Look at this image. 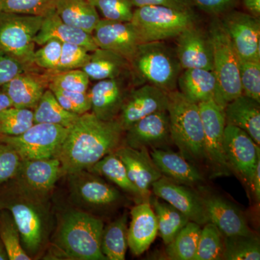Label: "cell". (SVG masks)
<instances>
[{
	"label": "cell",
	"instance_id": "1",
	"mask_svg": "<svg viewBox=\"0 0 260 260\" xmlns=\"http://www.w3.org/2000/svg\"><path fill=\"white\" fill-rule=\"evenodd\" d=\"M124 133L117 119L104 121L85 113L68 129L55 158L64 176L87 170L121 146Z\"/></svg>",
	"mask_w": 260,
	"mask_h": 260
},
{
	"label": "cell",
	"instance_id": "2",
	"mask_svg": "<svg viewBox=\"0 0 260 260\" xmlns=\"http://www.w3.org/2000/svg\"><path fill=\"white\" fill-rule=\"evenodd\" d=\"M1 188L0 209L9 210L23 249L30 257H36L47 246L51 231L49 198L24 190L12 180Z\"/></svg>",
	"mask_w": 260,
	"mask_h": 260
},
{
	"label": "cell",
	"instance_id": "3",
	"mask_svg": "<svg viewBox=\"0 0 260 260\" xmlns=\"http://www.w3.org/2000/svg\"><path fill=\"white\" fill-rule=\"evenodd\" d=\"M104 222L79 208L65 210L57 217L54 246L70 259L107 260L102 251Z\"/></svg>",
	"mask_w": 260,
	"mask_h": 260
},
{
	"label": "cell",
	"instance_id": "4",
	"mask_svg": "<svg viewBox=\"0 0 260 260\" xmlns=\"http://www.w3.org/2000/svg\"><path fill=\"white\" fill-rule=\"evenodd\" d=\"M171 136L179 153L191 164L205 160L204 133L199 106L179 90L169 93Z\"/></svg>",
	"mask_w": 260,
	"mask_h": 260
},
{
	"label": "cell",
	"instance_id": "5",
	"mask_svg": "<svg viewBox=\"0 0 260 260\" xmlns=\"http://www.w3.org/2000/svg\"><path fill=\"white\" fill-rule=\"evenodd\" d=\"M140 78L164 91L177 90L181 68L176 51L162 42L140 44L129 61Z\"/></svg>",
	"mask_w": 260,
	"mask_h": 260
},
{
	"label": "cell",
	"instance_id": "6",
	"mask_svg": "<svg viewBox=\"0 0 260 260\" xmlns=\"http://www.w3.org/2000/svg\"><path fill=\"white\" fill-rule=\"evenodd\" d=\"M208 34L213 45V72L218 83L215 102L224 109L228 103L242 95L239 58L218 17L210 23Z\"/></svg>",
	"mask_w": 260,
	"mask_h": 260
},
{
	"label": "cell",
	"instance_id": "7",
	"mask_svg": "<svg viewBox=\"0 0 260 260\" xmlns=\"http://www.w3.org/2000/svg\"><path fill=\"white\" fill-rule=\"evenodd\" d=\"M194 10H179L162 5L136 8L131 23L143 42H162L177 38L197 22Z\"/></svg>",
	"mask_w": 260,
	"mask_h": 260
},
{
	"label": "cell",
	"instance_id": "8",
	"mask_svg": "<svg viewBox=\"0 0 260 260\" xmlns=\"http://www.w3.org/2000/svg\"><path fill=\"white\" fill-rule=\"evenodd\" d=\"M44 17L0 12V52L13 56L25 67L34 64V38Z\"/></svg>",
	"mask_w": 260,
	"mask_h": 260
},
{
	"label": "cell",
	"instance_id": "9",
	"mask_svg": "<svg viewBox=\"0 0 260 260\" xmlns=\"http://www.w3.org/2000/svg\"><path fill=\"white\" fill-rule=\"evenodd\" d=\"M68 129L56 124L34 123L18 136L2 135L0 141L13 147L22 160L55 158Z\"/></svg>",
	"mask_w": 260,
	"mask_h": 260
},
{
	"label": "cell",
	"instance_id": "10",
	"mask_svg": "<svg viewBox=\"0 0 260 260\" xmlns=\"http://www.w3.org/2000/svg\"><path fill=\"white\" fill-rule=\"evenodd\" d=\"M70 200L77 208L88 212L117 204L121 199L119 191L88 170L66 175Z\"/></svg>",
	"mask_w": 260,
	"mask_h": 260
},
{
	"label": "cell",
	"instance_id": "11",
	"mask_svg": "<svg viewBox=\"0 0 260 260\" xmlns=\"http://www.w3.org/2000/svg\"><path fill=\"white\" fill-rule=\"evenodd\" d=\"M204 133L205 160L216 176H229L231 169L224 152L225 122L224 109L214 100L198 104Z\"/></svg>",
	"mask_w": 260,
	"mask_h": 260
},
{
	"label": "cell",
	"instance_id": "12",
	"mask_svg": "<svg viewBox=\"0 0 260 260\" xmlns=\"http://www.w3.org/2000/svg\"><path fill=\"white\" fill-rule=\"evenodd\" d=\"M221 16L239 60H260L259 18L234 9Z\"/></svg>",
	"mask_w": 260,
	"mask_h": 260
},
{
	"label": "cell",
	"instance_id": "13",
	"mask_svg": "<svg viewBox=\"0 0 260 260\" xmlns=\"http://www.w3.org/2000/svg\"><path fill=\"white\" fill-rule=\"evenodd\" d=\"M223 147L231 170L235 171L251 186L256 165L260 161L259 145L244 130L226 124Z\"/></svg>",
	"mask_w": 260,
	"mask_h": 260
},
{
	"label": "cell",
	"instance_id": "14",
	"mask_svg": "<svg viewBox=\"0 0 260 260\" xmlns=\"http://www.w3.org/2000/svg\"><path fill=\"white\" fill-rule=\"evenodd\" d=\"M64 177L60 162L56 158L22 160L13 182L24 190L49 197L56 183Z\"/></svg>",
	"mask_w": 260,
	"mask_h": 260
},
{
	"label": "cell",
	"instance_id": "15",
	"mask_svg": "<svg viewBox=\"0 0 260 260\" xmlns=\"http://www.w3.org/2000/svg\"><path fill=\"white\" fill-rule=\"evenodd\" d=\"M168 93L153 85L145 84L126 95L117 118L124 131L145 116L167 111Z\"/></svg>",
	"mask_w": 260,
	"mask_h": 260
},
{
	"label": "cell",
	"instance_id": "16",
	"mask_svg": "<svg viewBox=\"0 0 260 260\" xmlns=\"http://www.w3.org/2000/svg\"><path fill=\"white\" fill-rule=\"evenodd\" d=\"M92 35L98 47L119 54L129 63L138 47L144 43L131 22L101 19Z\"/></svg>",
	"mask_w": 260,
	"mask_h": 260
},
{
	"label": "cell",
	"instance_id": "17",
	"mask_svg": "<svg viewBox=\"0 0 260 260\" xmlns=\"http://www.w3.org/2000/svg\"><path fill=\"white\" fill-rule=\"evenodd\" d=\"M154 194L165 200L189 219L204 225L209 222L202 197L179 183L162 177L152 185Z\"/></svg>",
	"mask_w": 260,
	"mask_h": 260
},
{
	"label": "cell",
	"instance_id": "18",
	"mask_svg": "<svg viewBox=\"0 0 260 260\" xmlns=\"http://www.w3.org/2000/svg\"><path fill=\"white\" fill-rule=\"evenodd\" d=\"M177 38L176 54L182 70H213V45L208 32L194 24Z\"/></svg>",
	"mask_w": 260,
	"mask_h": 260
},
{
	"label": "cell",
	"instance_id": "19",
	"mask_svg": "<svg viewBox=\"0 0 260 260\" xmlns=\"http://www.w3.org/2000/svg\"><path fill=\"white\" fill-rule=\"evenodd\" d=\"M125 133V145L135 149L165 148L172 143L167 111L145 116Z\"/></svg>",
	"mask_w": 260,
	"mask_h": 260
},
{
	"label": "cell",
	"instance_id": "20",
	"mask_svg": "<svg viewBox=\"0 0 260 260\" xmlns=\"http://www.w3.org/2000/svg\"><path fill=\"white\" fill-rule=\"evenodd\" d=\"M114 153L125 166L128 177L139 189L143 201L148 200L150 188L162 175L148 153V149H135L121 145Z\"/></svg>",
	"mask_w": 260,
	"mask_h": 260
},
{
	"label": "cell",
	"instance_id": "21",
	"mask_svg": "<svg viewBox=\"0 0 260 260\" xmlns=\"http://www.w3.org/2000/svg\"><path fill=\"white\" fill-rule=\"evenodd\" d=\"M209 222L214 224L224 237L253 234L244 214L236 205L222 197L209 194L202 197Z\"/></svg>",
	"mask_w": 260,
	"mask_h": 260
},
{
	"label": "cell",
	"instance_id": "22",
	"mask_svg": "<svg viewBox=\"0 0 260 260\" xmlns=\"http://www.w3.org/2000/svg\"><path fill=\"white\" fill-rule=\"evenodd\" d=\"M156 216L149 200L135 205L131 210L128 228V247L135 256L143 254L158 235Z\"/></svg>",
	"mask_w": 260,
	"mask_h": 260
},
{
	"label": "cell",
	"instance_id": "23",
	"mask_svg": "<svg viewBox=\"0 0 260 260\" xmlns=\"http://www.w3.org/2000/svg\"><path fill=\"white\" fill-rule=\"evenodd\" d=\"M88 95L92 114L104 121L117 119L126 95L119 78L99 80Z\"/></svg>",
	"mask_w": 260,
	"mask_h": 260
},
{
	"label": "cell",
	"instance_id": "24",
	"mask_svg": "<svg viewBox=\"0 0 260 260\" xmlns=\"http://www.w3.org/2000/svg\"><path fill=\"white\" fill-rule=\"evenodd\" d=\"M50 39L77 44L90 52L99 48L92 34L64 23L56 14L55 10L44 17L41 28L34 38V42L37 45L42 46Z\"/></svg>",
	"mask_w": 260,
	"mask_h": 260
},
{
	"label": "cell",
	"instance_id": "25",
	"mask_svg": "<svg viewBox=\"0 0 260 260\" xmlns=\"http://www.w3.org/2000/svg\"><path fill=\"white\" fill-rule=\"evenodd\" d=\"M150 155L162 177L186 186H194L203 181L199 169L180 153L158 148L153 149Z\"/></svg>",
	"mask_w": 260,
	"mask_h": 260
},
{
	"label": "cell",
	"instance_id": "26",
	"mask_svg": "<svg viewBox=\"0 0 260 260\" xmlns=\"http://www.w3.org/2000/svg\"><path fill=\"white\" fill-rule=\"evenodd\" d=\"M260 103L244 95L228 103L224 108L226 124L237 126L246 132L260 144Z\"/></svg>",
	"mask_w": 260,
	"mask_h": 260
},
{
	"label": "cell",
	"instance_id": "27",
	"mask_svg": "<svg viewBox=\"0 0 260 260\" xmlns=\"http://www.w3.org/2000/svg\"><path fill=\"white\" fill-rule=\"evenodd\" d=\"M177 86L184 96L198 104L215 101L218 93V83L213 70H184L178 78Z\"/></svg>",
	"mask_w": 260,
	"mask_h": 260
},
{
	"label": "cell",
	"instance_id": "28",
	"mask_svg": "<svg viewBox=\"0 0 260 260\" xmlns=\"http://www.w3.org/2000/svg\"><path fill=\"white\" fill-rule=\"evenodd\" d=\"M9 97L13 107L34 110L45 91L42 80L31 74L18 75L1 87Z\"/></svg>",
	"mask_w": 260,
	"mask_h": 260
},
{
	"label": "cell",
	"instance_id": "29",
	"mask_svg": "<svg viewBox=\"0 0 260 260\" xmlns=\"http://www.w3.org/2000/svg\"><path fill=\"white\" fill-rule=\"evenodd\" d=\"M54 10L64 23L90 34L101 20L89 0H56Z\"/></svg>",
	"mask_w": 260,
	"mask_h": 260
},
{
	"label": "cell",
	"instance_id": "30",
	"mask_svg": "<svg viewBox=\"0 0 260 260\" xmlns=\"http://www.w3.org/2000/svg\"><path fill=\"white\" fill-rule=\"evenodd\" d=\"M129 65V61L119 54L98 48L90 52V59L81 70L89 79L99 81L119 78Z\"/></svg>",
	"mask_w": 260,
	"mask_h": 260
},
{
	"label": "cell",
	"instance_id": "31",
	"mask_svg": "<svg viewBox=\"0 0 260 260\" xmlns=\"http://www.w3.org/2000/svg\"><path fill=\"white\" fill-rule=\"evenodd\" d=\"M87 170L99 177L107 178L122 190L143 200L139 189L128 177L125 166L114 152L108 154Z\"/></svg>",
	"mask_w": 260,
	"mask_h": 260
},
{
	"label": "cell",
	"instance_id": "32",
	"mask_svg": "<svg viewBox=\"0 0 260 260\" xmlns=\"http://www.w3.org/2000/svg\"><path fill=\"white\" fill-rule=\"evenodd\" d=\"M127 232V215L126 213L107 226L104 227L102 251L107 259H125L128 248Z\"/></svg>",
	"mask_w": 260,
	"mask_h": 260
},
{
	"label": "cell",
	"instance_id": "33",
	"mask_svg": "<svg viewBox=\"0 0 260 260\" xmlns=\"http://www.w3.org/2000/svg\"><path fill=\"white\" fill-rule=\"evenodd\" d=\"M34 123H47L70 128L80 115L68 112L61 107L50 89L44 91L34 109Z\"/></svg>",
	"mask_w": 260,
	"mask_h": 260
},
{
	"label": "cell",
	"instance_id": "34",
	"mask_svg": "<svg viewBox=\"0 0 260 260\" xmlns=\"http://www.w3.org/2000/svg\"><path fill=\"white\" fill-rule=\"evenodd\" d=\"M149 201L156 216L160 237L167 245L190 220L169 203H161L157 198Z\"/></svg>",
	"mask_w": 260,
	"mask_h": 260
},
{
	"label": "cell",
	"instance_id": "35",
	"mask_svg": "<svg viewBox=\"0 0 260 260\" xmlns=\"http://www.w3.org/2000/svg\"><path fill=\"white\" fill-rule=\"evenodd\" d=\"M201 227L199 224L189 221L167 244V254L172 260H193L198 249Z\"/></svg>",
	"mask_w": 260,
	"mask_h": 260
},
{
	"label": "cell",
	"instance_id": "36",
	"mask_svg": "<svg viewBox=\"0 0 260 260\" xmlns=\"http://www.w3.org/2000/svg\"><path fill=\"white\" fill-rule=\"evenodd\" d=\"M0 239L9 260H30L22 245L20 232L9 210L0 209Z\"/></svg>",
	"mask_w": 260,
	"mask_h": 260
},
{
	"label": "cell",
	"instance_id": "37",
	"mask_svg": "<svg viewBox=\"0 0 260 260\" xmlns=\"http://www.w3.org/2000/svg\"><path fill=\"white\" fill-rule=\"evenodd\" d=\"M223 259H260L259 238L254 234L224 237Z\"/></svg>",
	"mask_w": 260,
	"mask_h": 260
},
{
	"label": "cell",
	"instance_id": "38",
	"mask_svg": "<svg viewBox=\"0 0 260 260\" xmlns=\"http://www.w3.org/2000/svg\"><path fill=\"white\" fill-rule=\"evenodd\" d=\"M201 229L198 249L193 260L223 259L224 236L214 224L208 222Z\"/></svg>",
	"mask_w": 260,
	"mask_h": 260
},
{
	"label": "cell",
	"instance_id": "39",
	"mask_svg": "<svg viewBox=\"0 0 260 260\" xmlns=\"http://www.w3.org/2000/svg\"><path fill=\"white\" fill-rule=\"evenodd\" d=\"M34 124L31 109L11 107L0 112V135L18 136Z\"/></svg>",
	"mask_w": 260,
	"mask_h": 260
},
{
	"label": "cell",
	"instance_id": "40",
	"mask_svg": "<svg viewBox=\"0 0 260 260\" xmlns=\"http://www.w3.org/2000/svg\"><path fill=\"white\" fill-rule=\"evenodd\" d=\"M56 0H0V12L46 16L55 9Z\"/></svg>",
	"mask_w": 260,
	"mask_h": 260
},
{
	"label": "cell",
	"instance_id": "41",
	"mask_svg": "<svg viewBox=\"0 0 260 260\" xmlns=\"http://www.w3.org/2000/svg\"><path fill=\"white\" fill-rule=\"evenodd\" d=\"M102 13L103 19L112 21L131 22L134 12L132 0H89Z\"/></svg>",
	"mask_w": 260,
	"mask_h": 260
},
{
	"label": "cell",
	"instance_id": "42",
	"mask_svg": "<svg viewBox=\"0 0 260 260\" xmlns=\"http://www.w3.org/2000/svg\"><path fill=\"white\" fill-rule=\"evenodd\" d=\"M239 74L243 95L260 103V60H239Z\"/></svg>",
	"mask_w": 260,
	"mask_h": 260
},
{
	"label": "cell",
	"instance_id": "43",
	"mask_svg": "<svg viewBox=\"0 0 260 260\" xmlns=\"http://www.w3.org/2000/svg\"><path fill=\"white\" fill-rule=\"evenodd\" d=\"M90 79L81 69L60 72L54 75L49 88L60 89L67 91L86 93Z\"/></svg>",
	"mask_w": 260,
	"mask_h": 260
},
{
	"label": "cell",
	"instance_id": "44",
	"mask_svg": "<svg viewBox=\"0 0 260 260\" xmlns=\"http://www.w3.org/2000/svg\"><path fill=\"white\" fill-rule=\"evenodd\" d=\"M90 51L77 44L62 43L60 60L56 73L81 69L90 59Z\"/></svg>",
	"mask_w": 260,
	"mask_h": 260
},
{
	"label": "cell",
	"instance_id": "45",
	"mask_svg": "<svg viewBox=\"0 0 260 260\" xmlns=\"http://www.w3.org/2000/svg\"><path fill=\"white\" fill-rule=\"evenodd\" d=\"M61 107L68 112L81 115L91 109L88 91L86 93L67 91L60 89L49 88Z\"/></svg>",
	"mask_w": 260,
	"mask_h": 260
},
{
	"label": "cell",
	"instance_id": "46",
	"mask_svg": "<svg viewBox=\"0 0 260 260\" xmlns=\"http://www.w3.org/2000/svg\"><path fill=\"white\" fill-rule=\"evenodd\" d=\"M21 162L22 159L16 150L0 141V188L14 179Z\"/></svg>",
	"mask_w": 260,
	"mask_h": 260
},
{
	"label": "cell",
	"instance_id": "47",
	"mask_svg": "<svg viewBox=\"0 0 260 260\" xmlns=\"http://www.w3.org/2000/svg\"><path fill=\"white\" fill-rule=\"evenodd\" d=\"M62 42L50 39L34 53V64L43 69L56 72L60 60Z\"/></svg>",
	"mask_w": 260,
	"mask_h": 260
},
{
	"label": "cell",
	"instance_id": "48",
	"mask_svg": "<svg viewBox=\"0 0 260 260\" xmlns=\"http://www.w3.org/2000/svg\"><path fill=\"white\" fill-rule=\"evenodd\" d=\"M25 67L13 56L0 52V88L25 71Z\"/></svg>",
	"mask_w": 260,
	"mask_h": 260
},
{
	"label": "cell",
	"instance_id": "49",
	"mask_svg": "<svg viewBox=\"0 0 260 260\" xmlns=\"http://www.w3.org/2000/svg\"><path fill=\"white\" fill-rule=\"evenodd\" d=\"M194 7L208 14L218 17L234 10L240 0H191Z\"/></svg>",
	"mask_w": 260,
	"mask_h": 260
},
{
	"label": "cell",
	"instance_id": "50",
	"mask_svg": "<svg viewBox=\"0 0 260 260\" xmlns=\"http://www.w3.org/2000/svg\"><path fill=\"white\" fill-rule=\"evenodd\" d=\"M136 8L150 6V5H162L179 10H194V5L191 0H132Z\"/></svg>",
	"mask_w": 260,
	"mask_h": 260
},
{
	"label": "cell",
	"instance_id": "51",
	"mask_svg": "<svg viewBox=\"0 0 260 260\" xmlns=\"http://www.w3.org/2000/svg\"><path fill=\"white\" fill-rule=\"evenodd\" d=\"M242 4L248 13L259 18L260 0H242Z\"/></svg>",
	"mask_w": 260,
	"mask_h": 260
},
{
	"label": "cell",
	"instance_id": "52",
	"mask_svg": "<svg viewBox=\"0 0 260 260\" xmlns=\"http://www.w3.org/2000/svg\"><path fill=\"white\" fill-rule=\"evenodd\" d=\"M251 189L255 196L256 200L259 202L260 200V161L258 162L257 165L254 171L253 175L252 181H251Z\"/></svg>",
	"mask_w": 260,
	"mask_h": 260
},
{
	"label": "cell",
	"instance_id": "53",
	"mask_svg": "<svg viewBox=\"0 0 260 260\" xmlns=\"http://www.w3.org/2000/svg\"><path fill=\"white\" fill-rule=\"evenodd\" d=\"M11 107H13V104L10 102L9 97L0 88V112Z\"/></svg>",
	"mask_w": 260,
	"mask_h": 260
},
{
	"label": "cell",
	"instance_id": "54",
	"mask_svg": "<svg viewBox=\"0 0 260 260\" xmlns=\"http://www.w3.org/2000/svg\"><path fill=\"white\" fill-rule=\"evenodd\" d=\"M0 260H9L8 252L5 249V246L3 245L1 239H0Z\"/></svg>",
	"mask_w": 260,
	"mask_h": 260
},
{
	"label": "cell",
	"instance_id": "55",
	"mask_svg": "<svg viewBox=\"0 0 260 260\" xmlns=\"http://www.w3.org/2000/svg\"><path fill=\"white\" fill-rule=\"evenodd\" d=\"M2 135H0V138H1Z\"/></svg>",
	"mask_w": 260,
	"mask_h": 260
}]
</instances>
